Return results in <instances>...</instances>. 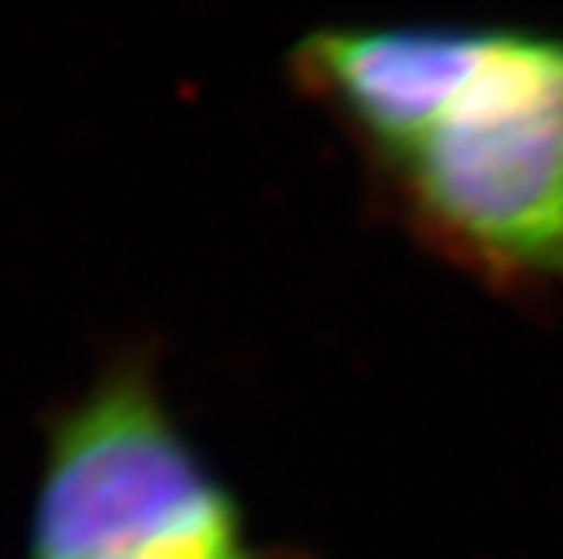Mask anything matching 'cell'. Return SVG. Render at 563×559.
Returning a JSON list of instances; mask_svg holds the SVG:
<instances>
[{"instance_id":"obj_1","label":"cell","mask_w":563,"mask_h":559,"mask_svg":"<svg viewBox=\"0 0 563 559\" xmlns=\"http://www.w3.org/2000/svg\"><path fill=\"white\" fill-rule=\"evenodd\" d=\"M385 169L449 260L499 287L563 290V37L506 27L452 112Z\"/></svg>"},{"instance_id":"obj_2","label":"cell","mask_w":563,"mask_h":559,"mask_svg":"<svg viewBox=\"0 0 563 559\" xmlns=\"http://www.w3.org/2000/svg\"><path fill=\"white\" fill-rule=\"evenodd\" d=\"M240 552L230 499L135 378L101 384L51 441L34 559Z\"/></svg>"},{"instance_id":"obj_3","label":"cell","mask_w":563,"mask_h":559,"mask_svg":"<svg viewBox=\"0 0 563 559\" xmlns=\"http://www.w3.org/2000/svg\"><path fill=\"white\" fill-rule=\"evenodd\" d=\"M503 34L463 24L318 31L294 62L300 81L391 166L452 112Z\"/></svg>"},{"instance_id":"obj_4","label":"cell","mask_w":563,"mask_h":559,"mask_svg":"<svg viewBox=\"0 0 563 559\" xmlns=\"http://www.w3.org/2000/svg\"><path fill=\"white\" fill-rule=\"evenodd\" d=\"M125 559H240V552H223V556H125Z\"/></svg>"}]
</instances>
